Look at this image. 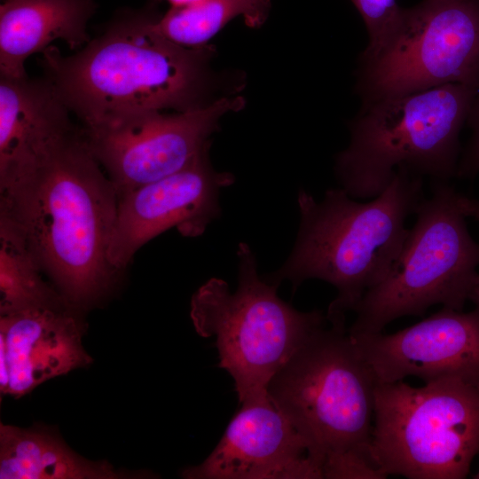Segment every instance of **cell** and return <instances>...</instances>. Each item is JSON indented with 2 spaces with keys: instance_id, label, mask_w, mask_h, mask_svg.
Returning <instances> with one entry per match:
<instances>
[{
  "instance_id": "6da1fadb",
  "label": "cell",
  "mask_w": 479,
  "mask_h": 479,
  "mask_svg": "<svg viewBox=\"0 0 479 479\" xmlns=\"http://www.w3.org/2000/svg\"><path fill=\"white\" fill-rule=\"evenodd\" d=\"M117 208L115 187L82 130L34 174L0 192V219L20 232L78 312L104 296L120 272L108 258Z\"/></svg>"
},
{
  "instance_id": "7a4b0ae2",
  "label": "cell",
  "mask_w": 479,
  "mask_h": 479,
  "mask_svg": "<svg viewBox=\"0 0 479 479\" xmlns=\"http://www.w3.org/2000/svg\"><path fill=\"white\" fill-rule=\"evenodd\" d=\"M146 14L122 18L79 52H43L44 77L91 129L135 115L202 106L208 84V45L187 48L161 35Z\"/></svg>"
},
{
  "instance_id": "3957f363",
  "label": "cell",
  "mask_w": 479,
  "mask_h": 479,
  "mask_svg": "<svg viewBox=\"0 0 479 479\" xmlns=\"http://www.w3.org/2000/svg\"><path fill=\"white\" fill-rule=\"evenodd\" d=\"M422 200V178L397 169L388 186L368 202L355 201L342 188L329 189L320 201L298 192L301 223L286 263L264 279L279 286L289 280L295 290L318 279L334 286L335 299L326 318L345 324L365 294L388 275L409 230L405 220Z\"/></svg>"
},
{
  "instance_id": "277c9868",
  "label": "cell",
  "mask_w": 479,
  "mask_h": 479,
  "mask_svg": "<svg viewBox=\"0 0 479 479\" xmlns=\"http://www.w3.org/2000/svg\"><path fill=\"white\" fill-rule=\"evenodd\" d=\"M375 385L345 325L325 324L273 377L268 393L315 450L324 478L381 479L370 453Z\"/></svg>"
},
{
  "instance_id": "5b68a950",
  "label": "cell",
  "mask_w": 479,
  "mask_h": 479,
  "mask_svg": "<svg viewBox=\"0 0 479 479\" xmlns=\"http://www.w3.org/2000/svg\"><path fill=\"white\" fill-rule=\"evenodd\" d=\"M479 90L450 83L364 102L335 173L351 198L379 195L396 171L447 182L456 176L459 133Z\"/></svg>"
},
{
  "instance_id": "8992f818",
  "label": "cell",
  "mask_w": 479,
  "mask_h": 479,
  "mask_svg": "<svg viewBox=\"0 0 479 479\" xmlns=\"http://www.w3.org/2000/svg\"><path fill=\"white\" fill-rule=\"evenodd\" d=\"M238 287L211 278L192 294L190 317L204 338L215 337L218 366L233 379L240 403L268 394L273 377L327 321L320 310L303 312L283 301L278 285L257 272L246 242L237 249Z\"/></svg>"
},
{
  "instance_id": "52a82bcc",
  "label": "cell",
  "mask_w": 479,
  "mask_h": 479,
  "mask_svg": "<svg viewBox=\"0 0 479 479\" xmlns=\"http://www.w3.org/2000/svg\"><path fill=\"white\" fill-rule=\"evenodd\" d=\"M422 199L402 248L386 278L354 310L349 334L380 333L404 316H422L431 306L462 310L479 276V243L470 236L461 195L434 181Z\"/></svg>"
},
{
  "instance_id": "ba28073f",
  "label": "cell",
  "mask_w": 479,
  "mask_h": 479,
  "mask_svg": "<svg viewBox=\"0 0 479 479\" xmlns=\"http://www.w3.org/2000/svg\"><path fill=\"white\" fill-rule=\"evenodd\" d=\"M370 453L385 478H465L479 453V387L456 378L376 383Z\"/></svg>"
},
{
  "instance_id": "9c48e42d",
  "label": "cell",
  "mask_w": 479,
  "mask_h": 479,
  "mask_svg": "<svg viewBox=\"0 0 479 479\" xmlns=\"http://www.w3.org/2000/svg\"><path fill=\"white\" fill-rule=\"evenodd\" d=\"M364 102L459 83L479 90V0H422L404 8L384 45L360 59Z\"/></svg>"
},
{
  "instance_id": "30bf717a",
  "label": "cell",
  "mask_w": 479,
  "mask_h": 479,
  "mask_svg": "<svg viewBox=\"0 0 479 479\" xmlns=\"http://www.w3.org/2000/svg\"><path fill=\"white\" fill-rule=\"evenodd\" d=\"M244 106L240 97H225L173 114L135 115L82 133L120 196L180 171L205 150L219 120Z\"/></svg>"
},
{
  "instance_id": "8fae6325",
  "label": "cell",
  "mask_w": 479,
  "mask_h": 479,
  "mask_svg": "<svg viewBox=\"0 0 479 479\" xmlns=\"http://www.w3.org/2000/svg\"><path fill=\"white\" fill-rule=\"evenodd\" d=\"M208 151L180 171L118 196L108 250L114 269H125L143 245L167 230L194 238L220 216V190L232 185L234 176L215 170Z\"/></svg>"
},
{
  "instance_id": "7c38bea8",
  "label": "cell",
  "mask_w": 479,
  "mask_h": 479,
  "mask_svg": "<svg viewBox=\"0 0 479 479\" xmlns=\"http://www.w3.org/2000/svg\"><path fill=\"white\" fill-rule=\"evenodd\" d=\"M223 436L186 479H321L323 464L310 444L267 395L240 403Z\"/></svg>"
},
{
  "instance_id": "4fadbf2b",
  "label": "cell",
  "mask_w": 479,
  "mask_h": 479,
  "mask_svg": "<svg viewBox=\"0 0 479 479\" xmlns=\"http://www.w3.org/2000/svg\"><path fill=\"white\" fill-rule=\"evenodd\" d=\"M349 334V333H348ZM376 383L456 378L479 387V308L446 307L394 334H349Z\"/></svg>"
},
{
  "instance_id": "5bb4252c",
  "label": "cell",
  "mask_w": 479,
  "mask_h": 479,
  "mask_svg": "<svg viewBox=\"0 0 479 479\" xmlns=\"http://www.w3.org/2000/svg\"><path fill=\"white\" fill-rule=\"evenodd\" d=\"M71 114L45 77L0 76V192L34 174L79 131Z\"/></svg>"
},
{
  "instance_id": "9a60e30c",
  "label": "cell",
  "mask_w": 479,
  "mask_h": 479,
  "mask_svg": "<svg viewBox=\"0 0 479 479\" xmlns=\"http://www.w3.org/2000/svg\"><path fill=\"white\" fill-rule=\"evenodd\" d=\"M68 306L37 307L0 317L9 365V395L20 398L44 381L83 367V325Z\"/></svg>"
},
{
  "instance_id": "2e32d148",
  "label": "cell",
  "mask_w": 479,
  "mask_h": 479,
  "mask_svg": "<svg viewBox=\"0 0 479 479\" xmlns=\"http://www.w3.org/2000/svg\"><path fill=\"white\" fill-rule=\"evenodd\" d=\"M94 0H4L0 7V76L23 78L27 59L56 40L71 49L89 42Z\"/></svg>"
},
{
  "instance_id": "e0dca14e",
  "label": "cell",
  "mask_w": 479,
  "mask_h": 479,
  "mask_svg": "<svg viewBox=\"0 0 479 479\" xmlns=\"http://www.w3.org/2000/svg\"><path fill=\"white\" fill-rule=\"evenodd\" d=\"M123 476L106 461L88 460L51 432L0 426L1 479H114Z\"/></svg>"
},
{
  "instance_id": "ac0fdd59",
  "label": "cell",
  "mask_w": 479,
  "mask_h": 479,
  "mask_svg": "<svg viewBox=\"0 0 479 479\" xmlns=\"http://www.w3.org/2000/svg\"><path fill=\"white\" fill-rule=\"evenodd\" d=\"M271 0H197L171 7L155 18L153 27L169 41L187 48L208 45V42L230 21L242 17L246 25L260 27L267 19Z\"/></svg>"
},
{
  "instance_id": "d6986e66",
  "label": "cell",
  "mask_w": 479,
  "mask_h": 479,
  "mask_svg": "<svg viewBox=\"0 0 479 479\" xmlns=\"http://www.w3.org/2000/svg\"><path fill=\"white\" fill-rule=\"evenodd\" d=\"M42 271L20 232L0 219L1 316L30 308L70 307L59 291L43 279Z\"/></svg>"
},
{
  "instance_id": "ffe728a7",
  "label": "cell",
  "mask_w": 479,
  "mask_h": 479,
  "mask_svg": "<svg viewBox=\"0 0 479 479\" xmlns=\"http://www.w3.org/2000/svg\"><path fill=\"white\" fill-rule=\"evenodd\" d=\"M360 13L369 36L361 58L374 55L397 27L404 8L397 0H351Z\"/></svg>"
},
{
  "instance_id": "44dd1931",
  "label": "cell",
  "mask_w": 479,
  "mask_h": 479,
  "mask_svg": "<svg viewBox=\"0 0 479 479\" xmlns=\"http://www.w3.org/2000/svg\"><path fill=\"white\" fill-rule=\"evenodd\" d=\"M467 123L471 129V137L459 160L456 176L459 177H473L479 173V91L471 106Z\"/></svg>"
},
{
  "instance_id": "7402d4cb",
  "label": "cell",
  "mask_w": 479,
  "mask_h": 479,
  "mask_svg": "<svg viewBox=\"0 0 479 479\" xmlns=\"http://www.w3.org/2000/svg\"><path fill=\"white\" fill-rule=\"evenodd\" d=\"M460 202L466 216L473 217L479 222V200L461 195ZM470 300L479 308V276L472 291Z\"/></svg>"
},
{
  "instance_id": "603a6c76",
  "label": "cell",
  "mask_w": 479,
  "mask_h": 479,
  "mask_svg": "<svg viewBox=\"0 0 479 479\" xmlns=\"http://www.w3.org/2000/svg\"><path fill=\"white\" fill-rule=\"evenodd\" d=\"M10 375L6 356V344L4 338L0 335V391L7 394L9 389Z\"/></svg>"
},
{
  "instance_id": "cb8c5ba5",
  "label": "cell",
  "mask_w": 479,
  "mask_h": 479,
  "mask_svg": "<svg viewBox=\"0 0 479 479\" xmlns=\"http://www.w3.org/2000/svg\"><path fill=\"white\" fill-rule=\"evenodd\" d=\"M171 7L184 6L189 4H192L197 0H167Z\"/></svg>"
},
{
  "instance_id": "d4e9b609",
  "label": "cell",
  "mask_w": 479,
  "mask_h": 479,
  "mask_svg": "<svg viewBox=\"0 0 479 479\" xmlns=\"http://www.w3.org/2000/svg\"><path fill=\"white\" fill-rule=\"evenodd\" d=\"M474 478L479 479V470H478V472L474 475Z\"/></svg>"
}]
</instances>
